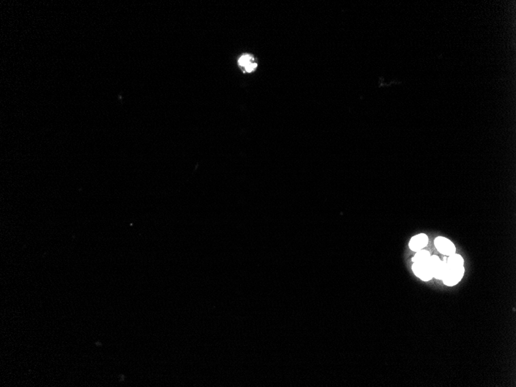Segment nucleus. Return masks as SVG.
<instances>
[{
	"label": "nucleus",
	"mask_w": 516,
	"mask_h": 387,
	"mask_svg": "<svg viewBox=\"0 0 516 387\" xmlns=\"http://www.w3.org/2000/svg\"><path fill=\"white\" fill-rule=\"evenodd\" d=\"M464 274L463 265H450L447 264V268L444 277L443 283L447 286H454L460 282Z\"/></svg>",
	"instance_id": "nucleus-1"
},
{
	"label": "nucleus",
	"mask_w": 516,
	"mask_h": 387,
	"mask_svg": "<svg viewBox=\"0 0 516 387\" xmlns=\"http://www.w3.org/2000/svg\"><path fill=\"white\" fill-rule=\"evenodd\" d=\"M239 68L244 74H250L257 70L258 61L251 54H243L237 60Z\"/></svg>",
	"instance_id": "nucleus-2"
},
{
	"label": "nucleus",
	"mask_w": 516,
	"mask_h": 387,
	"mask_svg": "<svg viewBox=\"0 0 516 387\" xmlns=\"http://www.w3.org/2000/svg\"><path fill=\"white\" fill-rule=\"evenodd\" d=\"M430 266L432 274H433V277L442 281L445 277L446 268H447V258H445L444 260H441L438 257L433 255L430 257Z\"/></svg>",
	"instance_id": "nucleus-3"
},
{
	"label": "nucleus",
	"mask_w": 516,
	"mask_h": 387,
	"mask_svg": "<svg viewBox=\"0 0 516 387\" xmlns=\"http://www.w3.org/2000/svg\"><path fill=\"white\" fill-rule=\"evenodd\" d=\"M436 248L442 255L450 256L456 252V247L454 243L444 237H438L434 240Z\"/></svg>",
	"instance_id": "nucleus-4"
},
{
	"label": "nucleus",
	"mask_w": 516,
	"mask_h": 387,
	"mask_svg": "<svg viewBox=\"0 0 516 387\" xmlns=\"http://www.w3.org/2000/svg\"><path fill=\"white\" fill-rule=\"evenodd\" d=\"M412 270L415 275L421 279L422 281H430L433 278L431 268H430V261L427 264H421L414 262L412 266Z\"/></svg>",
	"instance_id": "nucleus-5"
},
{
	"label": "nucleus",
	"mask_w": 516,
	"mask_h": 387,
	"mask_svg": "<svg viewBox=\"0 0 516 387\" xmlns=\"http://www.w3.org/2000/svg\"><path fill=\"white\" fill-rule=\"evenodd\" d=\"M428 243V238L426 234H421L414 236L411 238L409 243V247L411 251H417L423 250L424 247H427Z\"/></svg>",
	"instance_id": "nucleus-6"
},
{
	"label": "nucleus",
	"mask_w": 516,
	"mask_h": 387,
	"mask_svg": "<svg viewBox=\"0 0 516 387\" xmlns=\"http://www.w3.org/2000/svg\"><path fill=\"white\" fill-rule=\"evenodd\" d=\"M430 257L431 255L429 251L426 250H421V251H417L414 258L412 259V261L413 263L417 262L421 264H427L430 261Z\"/></svg>",
	"instance_id": "nucleus-7"
},
{
	"label": "nucleus",
	"mask_w": 516,
	"mask_h": 387,
	"mask_svg": "<svg viewBox=\"0 0 516 387\" xmlns=\"http://www.w3.org/2000/svg\"><path fill=\"white\" fill-rule=\"evenodd\" d=\"M447 264L450 265H463V259L461 255L454 254V255L448 256L447 259Z\"/></svg>",
	"instance_id": "nucleus-8"
}]
</instances>
